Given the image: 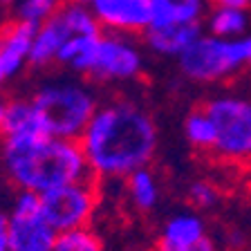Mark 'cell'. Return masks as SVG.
I'll list each match as a JSON object with an SVG mask.
<instances>
[{
    "label": "cell",
    "instance_id": "obj_1",
    "mask_svg": "<svg viewBox=\"0 0 251 251\" xmlns=\"http://www.w3.org/2000/svg\"><path fill=\"white\" fill-rule=\"evenodd\" d=\"M78 144L97 179H126L137 168L151 166L159 132L148 110L115 99L97 108Z\"/></svg>",
    "mask_w": 251,
    "mask_h": 251
},
{
    "label": "cell",
    "instance_id": "obj_2",
    "mask_svg": "<svg viewBox=\"0 0 251 251\" xmlns=\"http://www.w3.org/2000/svg\"><path fill=\"white\" fill-rule=\"evenodd\" d=\"M2 171L18 191L47 193L63 184L94 177L78 139L52 135L2 137Z\"/></svg>",
    "mask_w": 251,
    "mask_h": 251
},
{
    "label": "cell",
    "instance_id": "obj_3",
    "mask_svg": "<svg viewBox=\"0 0 251 251\" xmlns=\"http://www.w3.org/2000/svg\"><path fill=\"white\" fill-rule=\"evenodd\" d=\"M45 130L61 139H78L99 103L90 88L76 81H50L31 97Z\"/></svg>",
    "mask_w": 251,
    "mask_h": 251
},
{
    "label": "cell",
    "instance_id": "obj_4",
    "mask_svg": "<svg viewBox=\"0 0 251 251\" xmlns=\"http://www.w3.org/2000/svg\"><path fill=\"white\" fill-rule=\"evenodd\" d=\"M215 126L213 152L226 164H251V99L220 94L202 105Z\"/></svg>",
    "mask_w": 251,
    "mask_h": 251
},
{
    "label": "cell",
    "instance_id": "obj_5",
    "mask_svg": "<svg viewBox=\"0 0 251 251\" xmlns=\"http://www.w3.org/2000/svg\"><path fill=\"white\" fill-rule=\"evenodd\" d=\"M251 65V36L226 41L220 36H200L179 54V70L198 83H215Z\"/></svg>",
    "mask_w": 251,
    "mask_h": 251
},
{
    "label": "cell",
    "instance_id": "obj_6",
    "mask_svg": "<svg viewBox=\"0 0 251 251\" xmlns=\"http://www.w3.org/2000/svg\"><path fill=\"white\" fill-rule=\"evenodd\" d=\"M41 202L45 218L58 233L83 229V226H90L99 206V184H97V177L63 184L43 193Z\"/></svg>",
    "mask_w": 251,
    "mask_h": 251
},
{
    "label": "cell",
    "instance_id": "obj_7",
    "mask_svg": "<svg viewBox=\"0 0 251 251\" xmlns=\"http://www.w3.org/2000/svg\"><path fill=\"white\" fill-rule=\"evenodd\" d=\"M7 235L11 251H54L58 231L43 213L38 193L18 191L7 211Z\"/></svg>",
    "mask_w": 251,
    "mask_h": 251
},
{
    "label": "cell",
    "instance_id": "obj_8",
    "mask_svg": "<svg viewBox=\"0 0 251 251\" xmlns=\"http://www.w3.org/2000/svg\"><path fill=\"white\" fill-rule=\"evenodd\" d=\"M155 251H218L200 211H177L162 225L155 238Z\"/></svg>",
    "mask_w": 251,
    "mask_h": 251
},
{
    "label": "cell",
    "instance_id": "obj_9",
    "mask_svg": "<svg viewBox=\"0 0 251 251\" xmlns=\"http://www.w3.org/2000/svg\"><path fill=\"white\" fill-rule=\"evenodd\" d=\"M141 72V56L130 41L119 36H101L88 76L94 81H130Z\"/></svg>",
    "mask_w": 251,
    "mask_h": 251
},
{
    "label": "cell",
    "instance_id": "obj_10",
    "mask_svg": "<svg viewBox=\"0 0 251 251\" xmlns=\"http://www.w3.org/2000/svg\"><path fill=\"white\" fill-rule=\"evenodd\" d=\"M97 21L117 31L151 27V0H90Z\"/></svg>",
    "mask_w": 251,
    "mask_h": 251
},
{
    "label": "cell",
    "instance_id": "obj_11",
    "mask_svg": "<svg viewBox=\"0 0 251 251\" xmlns=\"http://www.w3.org/2000/svg\"><path fill=\"white\" fill-rule=\"evenodd\" d=\"M41 25V21H16L0 31V58L9 78L21 72L25 61L29 58L31 43Z\"/></svg>",
    "mask_w": 251,
    "mask_h": 251
},
{
    "label": "cell",
    "instance_id": "obj_12",
    "mask_svg": "<svg viewBox=\"0 0 251 251\" xmlns=\"http://www.w3.org/2000/svg\"><path fill=\"white\" fill-rule=\"evenodd\" d=\"M200 36H202V25L198 21L173 23V25L148 27L146 29L148 47L157 54H164V56H179Z\"/></svg>",
    "mask_w": 251,
    "mask_h": 251
},
{
    "label": "cell",
    "instance_id": "obj_13",
    "mask_svg": "<svg viewBox=\"0 0 251 251\" xmlns=\"http://www.w3.org/2000/svg\"><path fill=\"white\" fill-rule=\"evenodd\" d=\"M70 36H72V29H70L63 11L58 9L56 14L50 16V21H45L41 25L36 38L31 43L29 58H27V61H29L31 65H36V68L50 65L52 61H56L58 50H61V45L68 41Z\"/></svg>",
    "mask_w": 251,
    "mask_h": 251
},
{
    "label": "cell",
    "instance_id": "obj_14",
    "mask_svg": "<svg viewBox=\"0 0 251 251\" xmlns=\"http://www.w3.org/2000/svg\"><path fill=\"white\" fill-rule=\"evenodd\" d=\"M126 193H128V202L132 209L139 213H151L162 200V186L151 166H144L126 177Z\"/></svg>",
    "mask_w": 251,
    "mask_h": 251
},
{
    "label": "cell",
    "instance_id": "obj_15",
    "mask_svg": "<svg viewBox=\"0 0 251 251\" xmlns=\"http://www.w3.org/2000/svg\"><path fill=\"white\" fill-rule=\"evenodd\" d=\"M2 137L11 135H50L45 130L41 115H38L36 105L31 103V99H16L7 101V119L2 126Z\"/></svg>",
    "mask_w": 251,
    "mask_h": 251
},
{
    "label": "cell",
    "instance_id": "obj_16",
    "mask_svg": "<svg viewBox=\"0 0 251 251\" xmlns=\"http://www.w3.org/2000/svg\"><path fill=\"white\" fill-rule=\"evenodd\" d=\"M202 0H151V27L198 21Z\"/></svg>",
    "mask_w": 251,
    "mask_h": 251
},
{
    "label": "cell",
    "instance_id": "obj_17",
    "mask_svg": "<svg viewBox=\"0 0 251 251\" xmlns=\"http://www.w3.org/2000/svg\"><path fill=\"white\" fill-rule=\"evenodd\" d=\"M184 137H186L188 146L200 152H213L215 146V126L211 117L206 115L204 108L193 110L191 115L184 119Z\"/></svg>",
    "mask_w": 251,
    "mask_h": 251
},
{
    "label": "cell",
    "instance_id": "obj_18",
    "mask_svg": "<svg viewBox=\"0 0 251 251\" xmlns=\"http://www.w3.org/2000/svg\"><path fill=\"white\" fill-rule=\"evenodd\" d=\"M54 251H103V242L90 226L58 233Z\"/></svg>",
    "mask_w": 251,
    "mask_h": 251
},
{
    "label": "cell",
    "instance_id": "obj_19",
    "mask_svg": "<svg viewBox=\"0 0 251 251\" xmlns=\"http://www.w3.org/2000/svg\"><path fill=\"white\" fill-rule=\"evenodd\" d=\"M247 29V16L242 9H231V7H220L211 16V31L213 36H240Z\"/></svg>",
    "mask_w": 251,
    "mask_h": 251
},
{
    "label": "cell",
    "instance_id": "obj_20",
    "mask_svg": "<svg viewBox=\"0 0 251 251\" xmlns=\"http://www.w3.org/2000/svg\"><path fill=\"white\" fill-rule=\"evenodd\" d=\"M186 200L193 211H211L220 204V188L211 179H193L186 188Z\"/></svg>",
    "mask_w": 251,
    "mask_h": 251
},
{
    "label": "cell",
    "instance_id": "obj_21",
    "mask_svg": "<svg viewBox=\"0 0 251 251\" xmlns=\"http://www.w3.org/2000/svg\"><path fill=\"white\" fill-rule=\"evenodd\" d=\"M63 16L68 21L70 29H72V36H92V34H99V23L90 14L88 9H83L81 5H68L63 7Z\"/></svg>",
    "mask_w": 251,
    "mask_h": 251
},
{
    "label": "cell",
    "instance_id": "obj_22",
    "mask_svg": "<svg viewBox=\"0 0 251 251\" xmlns=\"http://www.w3.org/2000/svg\"><path fill=\"white\" fill-rule=\"evenodd\" d=\"M61 0H23L18 7L21 21H43L47 16H52Z\"/></svg>",
    "mask_w": 251,
    "mask_h": 251
},
{
    "label": "cell",
    "instance_id": "obj_23",
    "mask_svg": "<svg viewBox=\"0 0 251 251\" xmlns=\"http://www.w3.org/2000/svg\"><path fill=\"white\" fill-rule=\"evenodd\" d=\"M0 251H11L9 235H7V213L0 209Z\"/></svg>",
    "mask_w": 251,
    "mask_h": 251
},
{
    "label": "cell",
    "instance_id": "obj_24",
    "mask_svg": "<svg viewBox=\"0 0 251 251\" xmlns=\"http://www.w3.org/2000/svg\"><path fill=\"white\" fill-rule=\"evenodd\" d=\"M220 7H231V9H245L251 5V0H215Z\"/></svg>",
    "mask_w": 251,
    "mask_h": 251
},
{
    "label": "cell",
    "instance_id": "obj_25",
    "mask_svg": "<svg viewBox=\"0 0 251 251\" xmlns=\"http://www.w3.org/2000/svg\"><path fill=\"white\" fill-rule=\"evenodd\" d=\"M5 119H7V101L0 99V132H2V126H5Z\"/></svg>",
    "mask_w": 251,
    "mask_h": 251
},
{
    "label": "cell",
    "instance_id": "obj_26",
    "mask_svg": "<svg viewBox=\"0 0 251 251\" xmlns=\"http://www.w3.org/2000/svg\"><path fill=\"white\" fill-rule=\"evenodd\" d=\"M7 78H9V76H7V72H5V65H2V58H0V85L5 83Z\"/></svg>",
    "mask_w": 251,
    "mask_h": 251
},
{
    "label": "cell",
    "instance_id": "obj_27",
    "mask_svg": "<svg viewBox=\"0 0 251 251\" xmlns=\"http://www.w3.org/2000/svg\"><path fill=\"white\" fill-rule=\"evenodd\" d=\"M81 2H83V0H81Z\"/></svg>",
    "mask_w": 251,
    "mask_h": 251
}]
</instances>
